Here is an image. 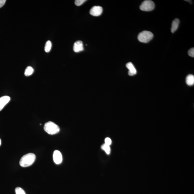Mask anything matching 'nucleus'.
<instances>
[{"label": "nucleus", "instance_id": "f257e3e1", "mask_svg": "<svg viewBox=\"0 0 194 194\" xmlns=\"http://www.w3.org/2000/svg\"><path fill=\"white\" fill-rule=\"evenodd\" d=\"M36 159V156L33 153L26 154L20 159L19 164L23 167H28L34 163Z\"/></svg>", "mask_w": 194, "mask_h": 194}, {"label": "nucleus", "instance_id": "f03ea898", "mask_svg": "<svg viewBox=\"0 0 194 194\" xmlns=\"http://www.w3.org/2000/svg\"><path fill=\"white\" fill-rule=\"evenodd\" d=\"M44 128L46 132L51 135L57 134L60 131L59 126L52 121L46 123L44 125Z\"/></svg>", "mask_w": 194, "mask_h": 194}, {"label": "nucleus", "instance_id": "7ed1b4c3", "mask_svg": "<svg viewBox=\"0 0 194 194\" xmlns=\"http://www.w3.org/2000/svg\"><path fill=\"white\" fill-rule=\"evenodd\" d=\"M154 34L150 32L144 31L138 35V39L139 42L143 43H147L153 38Z\"/></svg>", "mask_w": 194, "mask_h": 194}, {"label": "nucleus", "instance_id": "20e7f679", "mask_svg": "<svg viewBox=\"0 0 194 194\" xmlns=\"http://www.w3.org/2000/svg\"><path fill=\"white\" fill-rule=\"evenodd\" d=\"M155 4L153 1L150 0H146L143 1L139 8L141 10L148 11L153 10Z\"/></svg>", "mask_w": 194, "mask_h": 194}, {"label": "nucleus", "instance_id": "39448f33", "mask_svg": "<svg viewBox=\"0 0 194 194\" xmlns=\"http://www.w3.org/2000/svg\"><path fill=\"white\" fill-rule=\"evenodd\" d=\"M103 9L100 6H95L92 7L90 11V14L91 15L94 16H98L101 15L102 14Z\"/></svg>", "mask_w": 194, "mask_h": 194}, {"label": "nucleus", "instance_id": "423d86ee", "mask_svg": "<svg viewBox=\"0 0 194 194\" xmlns=\"http://www.w3.org/2000/svg\"><path fill=\"white\" fill-rule=\"evenodd\" d=\"M53 158L54 162L57 164H60L63 160L62 154L60 151L58 150L54 151Z\"/></svg>", "mask_w": 194, "mask_h": 194}, {"label": "nucleus", "instance_id": "0eeeda50", "mask_svg": "<svg viewBox=\"0 0 194 194\" xmlns=\"http://www.w3.org/2000/svg\"><path fill=\"white\" fill-rule=\"evenodd\" d=\"M73 50L75 52H78L84 50L83 42L81 41H78L75 42L73 45Z\"/></svg>", "mask_w": 194, "mask_h": 194}, {"label": "nucleus", "instance_id": "6e6552de", "mask_svg": "<svg viewBox=\"0 0 194 194\" xmlns=\"http://www.w3.org/2000/svg\"><path fill=\"white\" fill-rule=\"evenodd\" d=\"M10 99V97L7 96H3L0 98V111H1L6 105L9 103Z\"/></svg>", "mask_w": 194, "mask_h": 194}, {"label": "nucleus", "instance_id": "1a4fd4ad", "mask_svg": "<svg viewBox=\"0 0 194 194\" xmlns=\"http://www.w3.org/2000/svg\"><path fill=\"white\" fill-rule=\"evenodd\" d=\"M126 66L129 70V75L130 76H133L136 74L137 70L133 64L131 62H129L126 64Z\"/></svg>", "mask_w": 194, "mask_h": 194}, {"label": "nucleus", "instance_id": "9d476101", "mask_svg": "<svg viewBox=\"0 0 194 194\" xmlns=\"http://www.w3.org/2000/svg\"><path fill=\"white\" fill-rule=\"evenodd\" d=\"M180 21L178 19H175L172 21L171 27V32L172 33L175 32L179 27Z\"/></svg>", "mask_w": 194, "mask_h": 194}, {"label": "nucleus", "instance_id": "9b49d317", "mask_svg": "<svg viewBox=\"0 0 194 194\" xmlns=\"http://www.w3.org/2000/svg\"><path fill=\"white\" fill-rule=\"evenodd\" d=\"M186 83L189 86H192L194 84V76L192 75H189L186 78Z\"/></svg>", "mask_w": 194, "mask_h": 194}, {"label": "nucleus", "instance_id": "f8f14e48", "mask_svg": "<svg viewBox=\"0 0 194 194\" xmlns=\"http://www.w3.org/2000/svg\"><path fill=\"white\" fill-rule=\"evenodd\" d=\"M34 72V70L33 68L31 66H28L26 69L25 72H24V75L26 76H30Z\"/></svg>", "mask_w": 194, "mask_h": 194}, {"label": "nucleus", "instance_id": "ddd939ff", "mask_svg": "<svg viewBox=\"0 0 194 194\" xmlns=\"http://www.w3.org/2000/svg\"><path fill=\"white\" fill-rule=\"evenodd\" d=\"M52 47V44L50 41H47L46 42L45 47V51L46 52H50L51 49Z\"/></svg>", "mask_w": 194, "mask_h": 194}, {"label": "nucleus", "instance_id": "4468645a", "mask_svg": "<svg viewBox=\"0 0 194 194\" xmlns=\"http://www.w3.org/2000/svg\"><path fill=\"white\" fill-rule=\"evenodd\" d=\"M101 148L104 150L107 154H109L111 152V148L110 146L105 144L101 146Z\"/></svg>", "mask_w": 194, "mask_h": 194}, {"label": "nucleus", "instance_id": "2eb2a0df", "mask_svg": "<svg viewBox=\"0 0 194 194\" xmlns=\"http://www.w3.org/2000/svg\"><path fill=\"white\" fill-rule=\"evenodd\" d=\"M15 192L16 194H26L24 190L19 187H17L16 188Z\"/></svg>", "mask_w": 194, "mask_h": 194}, {"label": "nucleus", "instance_id": "dca6fc26", "mask_svg": "<svg viewBox=\"0 0 194 194\" xmlns=\"http://www.w3.org/2000/svg\"><path fill=\"white\" fill-rule=\"evenodd\" d=\"M86 1V0H76L75 1V4L77 6H81Z\"/></svg>", "mask_w": 194, "mask_h": 194}, {"label": "nucleus", "instance_id": "f3484780", "mask_svg": "<svg viewBox=\"0 0 194 194\" xmlns=\"http://www.w3.org/2000/svg\"><path fill=\"white\" fill-rule=\"evenodd\" d=\"M188 54L189 56L192 57H194V48H192L189 50Z\"/></svg>", "mask_w": 194, "mask_h": 194}, {"label": "nucleus", "instance_id": "a211bd4d", "mask_svg": "<svg viewBox=\"0 0 194 194\" xmlns=\"http://www.w3.org/2000/svg\"><path fill=\"white\" fill-rule=\"evenodd\" d=\"M105 144H106L110 146V145H111V139H110L109 138H106V139H105Z\"/></svg>", "mask_w": 194, "mask_h": 194}, {"label": "nucleus", "instance_id": "6ab92c4d", "mask_svg": "<svg viewBox=\"0 0 194 194\" xmlns=\"http://www.w3.org/2000/svg\"><path fill=\"white\" fill-rule=\"evenodd\" d=\"M6 1V0H0V8L2 7L4 5Z\"/></svg>", "mask_w": 194, "mask_h": 194}, {"label": "nucleus", "instance_id": "aec40b11", "mask_svg": "<svg viewBox=\"0 0 194 194\" xmlns=\"http://www.w3.org/2000/svg\"><path fill=\"white\" fill-rule=\"evenodd\" d=\"M188 1V2H190V4H191L192 3V1Z\"/></svg>", "mask_w": 194, "mask_h": 194}, {"label": "nucleus", "instance_id": "412c9836", "mask_svg": "<svg viewBox=\"0 0 194 194\" xmlns=\"http://www.w3.org/2000/svg\"><path fill=\"white\" fill-rule=\"evenodd\" d=\"M1 139H0V146L1 145Z\"/></svg>", "mask_w": 194, "mask_h": 194}]
</instances>
